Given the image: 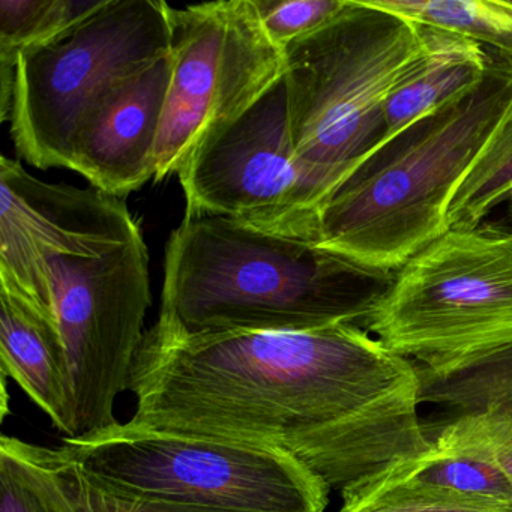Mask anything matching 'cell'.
Returning <instances> with one entry per match:
<instances>
[{
	"mask_svg": "<svg viewBox=\"0 0 512 512\" xmlns=\"http://www.w3.org/2000/svg\"><path fill=\"white\" fill-rule=\"evenodd\" d=\"M131 424L287 452L343 491L430 451L410 359L367 329L146 331Z\"/></svg>",
	"mask_w": 512,
	"mask_h": 512,
	"instance_id": "cell-1",
	"label": "cell"
},
{
	"mask_svg": "<svg viewBox=\"0 0 512 512\" xmlns=\"http://www.w3.org/2000/svg\"><path fill=\"white\" fill-rule=\"evenodd\" d=\"M395 272L365 268L305 239L185 215L167 242L152 328L191 337L364 326Z\"/></svg>",
	"mask_w": 512,
	"mask_h": 512,
	"instance_id": "cell-2",
	"label": "cell"
},
{
	"mask_svg": "<svg viewBox=\"0 0 512 512\" xmlns=\"http://www.w3.org/2000/svg\"><path fill=\"white\" fill-rule=\"evenodd\" d=\"M511 101L512 71L491 56L475 91L389 140L335 188L314 242L365 268L398 271L449 230L452 197Z\"/></svg>",
	"mask_w": 512,
	"mask_h": 512,
	"instance_id": "cell-3",
	"label": "cell"
},
{
	"mask_svg": "<svg viewBox=\"0 0 512 512\" xmlns=\"http://www.w3.org/2000/svg\"><path fill=\"white\" fill-rule=\"evenodd\" d=\"M422 50L421 25L368 0L284 47L290 139L320 208L383 145L386 101Z\"/></svg>",
	"mask_w": 512,
	"mask_h": 512,
	"instance_id": "cell-4",
	"label": "cell"
},
{
	"mask_svg": "<svg viewBox=\"0 0 512 512\" xmlns=\"http://www.w3.org/2000/svg\"><path fill=\"white\" fill-rule=\"evenodd\" d=\"M59 454L148 499L223 512H326L329 487L298 458L218 437L116 422L64 437Z\"/></svg>",
	"mask_w": 512,
	"mask_h": 512,
	"instance_id": "cell-5",
	"label": "cell"
},
{
	"mask_svg": "<svg viewBox=\"0 0 512 512\" xmlns=\"http://www.w3.org/2000/svg\"><path fill=\"white\" fill-rule=\"evenodd\" d=\"M362 328L430 374L512 343V232L446 230L395 272Z\"/></svg>",
	"mask_w": 512,
	"mask_h": 512,
	"instance_id": "cell-6",
	"label": "cell"
},
{
	"mask_svg": "<svg viewBox=\"0 0 512 512\" xmlns=\"http://www.w3.org/2000/svg\"><path fill=\"white\" fill-rule=\"evenodd\" d=\"M170 10L163 0H107L67 34L23 50L10 115L17 154L41 170H70L77 136L101 101L170 55Z\"/></svg>",
	"mask_w": 512,
	"mask_h": 512,
	"instance_id": "cell-7",
	"label": "cell"
},
{
	"mask_svg": "<svg viewBox=\"0 0 512 512\" xmlns=\"http://www.w3.org/2000/svg\"><path fill=\"white\" fill-rule=\"evenodd\" d=\"M172 80L155 148V181L178 175L209 137L238 121L286 74L284 49L253 0L170 10Z\"/></svg>",
	"mask_w": 512,
	"mask_h": 512,
	"instance_id": "cell-8",
	"label": "cell"
},
{
	"mask_svg": "<svg viewBox=\"0 0 512 512\" xmlns=\"http://www.w3.org/2000/svg\"><path fill=\"white\" fill-rule=\"evenodd\" d=\"M46 263L79 437L116 424V398L130 391L151 305L148 247L139 235L95 259L49 257Z\"/></svg>",
	"mask_w": 512,
	"mask_h": 512,
	"instance_id": "cell-9",
	"label": "cell"
},
{
	"mask_svg": "<svg viewBox=\"0 0 512 512\" xmlns=\"http://www.w3.org/2000/svg\"><path fill=\"white\" fill-rule=\"evenodd\" d=\"M187 217H218L316 241L320 203L293 152L286 80L188 158L178 173Z\"/></svg>",
	"mask_w": 512,
	"mask_h": 512,
	"instance_id": "cell-10",
	"label": "cell"
},
{
	"mask_svg": "<svg viewBox=\"0 0 512 512\" xmlns=\"http://www.w3.org/2000/svg\"><path fill=\"white\" fill-rule=\"evenodd\" d=\"M139 235L121 197L49 184L0 158V289L55 317L49 257L95 259Z\"/></svg>",
	"mask_w": 512,
	"mask_h": 512,
	"instance_id": "cell-11",
	"label": "cell"
},
{
	"mask_svg": "<svg viewBox=\"0 0 512 512\" xmlns=\"http://www.w3.org/2000/svg\"><path fill=\"white\" fill-rule=\"evenodd\" d=\"M170 80L172 53L113 89L77 136L70 170L121 199L154 179Z\"/></svg>",
	"mask_w": 512,
	"mask_h": 512,
	"instance_id": "cell-12",
	"label": "cell"
},
{
	"mask_svg": "<svg viewBox=\"0 0 512 512\" xmlns=\"http://www.w3.org/2000/svg\"><path fill=\"white\" fill-rule=\"evenodd\" d=\"M0 364L65 437H76V403L55 317L0 289Z\"/></svg>",
	"mask_w": 512,
	"mask_h": 512,
	"instance_id": "cell-13",
	"label": "cell"
},
{
	"mask_svg": "<svg viewBox=\"0 0 512 512\" xmlns=\"http://www.w3.org/2000/svg\"><path fill=\"white\" fill-rule=\"evenodd\" d=\"M422 34V55L386 101L382 146L475 91L490 70V53L470 38L433 26H422Z\"/></svg>",
	"mask_w": 512,
	"mask_h": 512,
	"instance_id": "cell-14",
	"label": "cell"
},
{
	"mask_svg": "<svg viewBox=\"0 0 512 512\" xmlns=\"http://www.w3.org/2000/svg\"><path fill=\"white\" fill-rule=\"evenodd\" d=\"M380 478L464 502L512 511V481L491 461L469 452L431 446L421 457L403 461Z\"/></svg>",
	"mask_w": 512,
	"mask_h": 512,
	"instance_id": "cell-15",
	"label": "cell"
},
{
	"mask_svg": "<svg viewBox=\"0 0 512 512\" xmlns=\"http://www.w3.org/2000/svg\"><path fill=\"white\" fill-rule=\"evenodd\" d=\"M422 26L457 32L512 71V0H368Z\"/></svg>",
	"mask_w": 512,
	"mask_h": 512,
	"instance_id": "cell-16",
	"label": "cell"
},
{
	"mask_svg": "<svg viewBox=\"0 0 512 512\" xmlns=\"http://www.w3.org/2000/svg\"><path fill=\"white\" fill-rule=\"evenodd\" d=\"M421 403L452 418L488 409H512V343L482 353L452 370L430 374L418 368Z\"/></svg>",
	"mask_w": 512,
	"mask_h": 512,
	"instance_id": "cell-17",
	"label": "cell"
},
{
	"mask_svg": "<svg viewBox=\"0 0 512 512\" xmlns=\"http://www.w3.org/2000/svg\"><path fill=\"white\" fill-rule=\"evenodd\" d=\"M0 512H73L53 448L0 437Z\"/></svg>",
	"mask_w": 512,
	"mask_h": 512,
	"instance_id": "cell-18",
	"label": "cell"
},
{
	"mask_svg": "<svg viewBox=\"0 0 512 512\" xmlns=\"http://www.w3.org/2000/svg\"><path fill=\"white\" fill-rule=\"evenodd\" d=\"M511 194L512 101L452 197L449 229L485 223L496 209L505 205Z\"/></svg>",
	"mask_w": 512,
	"mask_h": 512,
	"instance_id": "cell-19",
	"label": "cell"
},
{
	"mask_svg": "<svg viewBox=\"0 0 512 512\" xmlns=\"http://www.w3.org/2000/svg\"><path fill=\"white\" fill-rule=\"evenodd\" d=\"M431 443L485 458L512 481V409H488L449 419Z\"/></svg>",
	"mask_w": 512,
	"mask_h": 512,
	"instance_id": "cell-20",
	"label": "cell"
},
{
	"mask_svg": "<svg viewBox=\"0 0 512 512\" xmlns=\"http://www.w3.org/2000/svg\"><path fill=\"white\" fill-rule=\"evenodd\" d=\"M53 457L73 512H223L127 493L62 457L56 448Z\"/></svg>",
	"mask_w": 512,
	"mask_h": 512,
	"instance_id": "cell-21",
	"label": "cell"
},
{
	"mask_svg": "<svg viewBox=\"0 0 512 512\" xmlns=\"http://www.w3.org/2000/svg\"><path fill=\"white\" fill-rule=\"evenodd\" d=\"M340 512H512L464 502L374 476L341 491Z\"/></svg>",
	"mask_w": 512,
	"mask_h": 512,
	"instance_id": "cell-22",
	"label": "cell"
},
{
	"mask_svg": "<svg viewBox=\"0 0 512 512\" xmlns=\"http://www.w3.org/2000/svg\"><path fill=\"white\" fill-rule=\"evenodd\" d=\"M266 34L284 49L337 19L349 0H253Z\"/></svg>",
	"mask_w": 512,
	"mask_h": 512,
	"instance_id": "cell-23",
	"label": "cell"
},
{
	"mask_svg": "<svg viewBox=\"0 0 512 512\" xmlns=\"http://www.w3.org/2000/svg\"><path fill=\"white\" fill-rule=\"evenodd\" d=\"M503 214L502 218L497 221H493L494 226L500 227V229L509 230L512 232V199L508 200L505 205L502 206Z\"/></svg>",
	"mask_w": 512,
	"mask_h": 512,
	"instance_id": "cell-24",
	"label": "cell"
},
{
	"mask_svg": "<svg viewBox=\"0 0 512 512\" xmlns=\"http://www.w3.org/2000/svg\"><path fill=\"white\" fill-rule=\"evenodd\" d=\"M511 199H512V194H511V197H509V199H508V200H511ZM508 200H506V202H508Z\"/></svg>",
	"mask_w": 512,
	"mask_h": 512,
	"instance_id": "cell-25",
	"label": "cell"
}]
</instances>
